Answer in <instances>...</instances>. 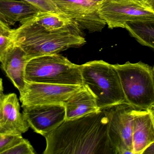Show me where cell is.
Returning <instances> with one entry per match:
<instances>
[{"label": "cell", "instance_id": "obj_1", "mask_svg": "<svg viewBox=\"0 0 154 154\" xmlns=\"http://www.w3.org/2000/svg\"><path fill=\"white\" fill-rule=\"evenodd\" d=\"M103 109L65 120L46 135L44 154H117L108 135Z\"/></svg>", "mask_w": 154, "mask_h": 154}, {"label": "cell", "instance_id": "obj_2", "mask_svg": "<svg viewBox=\"0 0 154 154\" xmlns=\"http://www.w3.org/2000/svg\"><path fill=\"white\" fill-rule=\"evenodd\" d=\"M11 29L9 36L14 45L20 47L28 60L34 57L58 54L71 48L78 47L86 43L81 30L75 26L58 30H48L31 18Z\"/></svg>", "mask_w": 154, "mask_h": 154}, {"label": "cell", "instance_id": "obj_3", "mask_svg": "<svg viewBox=\"0 0 154 154\" xmlns=\"http://www.w3.org/2000/svg\"><path fill=\"white\" fill-rule=\"evenodd\" d=\"M82 85L93 95L100 110L125 102L118 73L103 60L80 65Z\"/></svg>", "mask_w": 154, "mask_h": 154}, {"label": "cell", "instance_id": "obj_4", "mask_svg": "<svg viewBox=\"0 0 154 154\" xmlns=\"http://www.w3.org/2000/svg\"><path fill=\"white\" fill-rule=\"evenodd\" d=\"M118 73L125 102L136 109L154 106V70L141 62L113 65Z\"/></svg>", "mask_w": 154, "mask_h": 154}, {"label": "cell", "instance_id": "obj_5", "mask_svg": "<svg viewBox=\"0 0 154 154\" xmlns=\"http://www.w3.org/2000/svg\"><path fill=\"white\" fill-rule=\"evenodd\" d=\"M25 78L26 82H31L83 85L80 65L58 54L29 60Z\"/></svg>", "mask_w": 154, "mask_h": 154}, {"label": "cell", "instance_id": "obj_6", "mask_svg": "<svg viewBox=\"0 0 154 154\" xmlns=\"http://www.w3.org/2000/svg\"><path fill=\"white\" fill-rule=\"evenodd\" d=\"M109 29L123 28L127 22L154 21V7L135 0H105L99 8Z\"/></svg>", "mask_w": 154, "mask_h": 154}, {"label": "cell", "instance_id": "obj_7", "mask_svg": "<svg viewBox=\"0 0 154 154\" xmlns=\"http://www.w3.org/2000/svg\"><path fill=\"white\" fill-rule=\"evenodd\" d=\"M135 109L126 102L103 109L108 119V137L117 154H133L132 132Z\"/></svg>", "mask_w": 154, "mask_h": 154}, {"label": "cell", "instance_id": "obj_8", "mask_svg": "<svg viewBox=\"0 0 154 154\" xmlns=\"http://www.w3.org/2000/svg\"><path fill=\"white\" fill-rule=\"evenodd\" d=\"M59 10L70 18L79 29L100 32L106 25L99 13L100 3L91 0H52Z\"/></svg>", "mask_w": 154, "mask_h": 154}, {"label": "cell", "instance_id": "obj_9", "mask_svg": "<svg viewBox=\"0 0 154 154\" xmlns=\"http://www.w3.org/2000/svg\"><path fill=\"white\" fill-rule=\"evenodd\" d=\"M82 86L26 82L24 89L20 92V100L22 106L64 104L71 95Z\"/></svg>", "mask_w": 154, "mask_h": 154}, {"label": "cell", "instance_id": "obj_10", "mask_svg": "<svg viewBox=\"0 0 154 154\" xmlns=\"http://www.w3.org/2000/svg\"><path fill=\"white\" fill-rule=\"evenodd\" d=\"M23 118L36 133L45 137L66 120L63 104H44L22 106Z\"/></svg>", "mask_w": 154, "mask_h": 154}, {"label": "cell", "instance_id": "obj_11", "mask_svg": "<svg viewBox=\"0 0 154 154\" xmlns=\"http://www.w3.org/2000/svg\"><path fill=\"white\" fill-rule=\"evenodd\" d=\"M29 128L20 112V105L17 94H4L0 98V133L22 135Z\"/></svg>", "mask_w": 154, "mask_h": 154}, {"label": "cell", "instance_id": "obj_12", "mask_svg": "<svg viewBox=\"0 0 154 154\" xmlns=\"http://www.w3.org/2000/svg\"><path fill=\"white\" fill-rule=\"evenodd\" d=\"M154 143V106L134 112L132 132V153L141 154Z\"/></svg>", "mask_w": 154, "mask_h": 154}, {"label": "cell", "instance_id": "obj_13", "mask_svg": "<svg viewBox=\"0 0 154 154\" xmlns=\"http://www.w3.org/2000/svg\"><path fill=\"white\" fill-rule=\"evenodd\" d=\"M28 59L19 46L11 47L1 62V67L14 86L21 92L26 85L25 69Z\"/></svg>", "mask_w": 154, "mask_h": 154}, {"label": "cell", "instance_id": "obj_14", "mask_svg": "<svg viewBox=\"0 0 154 154\" xmlns=\"http://www.w3.org/2000/svg\"><path fill=\"white\" fill-rule=\"evenodd\" d=\"M41 11L24 0H0V20L9 26L22 23Z\"/></svg>", "mask_w": 154, "mask_h": 154}, {"label": "cell", "instance_id": "obj_15", "mask_svg": "<svg viewBox=\"0 0 154 154\" xmlns=\"http://www.w3.org/2000/svg\"><path fill=\"white\" fill-rule=\"evenodd\" d=\"M66 120H71L100 110L92 94L83 85L65 103Z\"/></svg>", "mask_w": 154, "mask_h": 154}, {"label": "cell", "instance_id": "obj_16", "mask_svg": "<svg viewBox=\"0 0 154 154\" xmlns=\"http://www.w3.org/2000/svg\"><path fill=\"white\" fill-rule=\"evenodd\" d=\"M124 28L140 45L154 49V21L127 22Z\"/></svg>", "mask_w": 154, "mask_h": 154}, {"label": "cell", "instance_id": "obj_17", "mask_svg": "<svg viewBox=\"0 0 154 154\" xmlns=\"http://www.w3.org/2000/svg\"><path fill=\"white\" fill-rule=\"evenodd\" d=\"M30 18L37 24L51 31L72 26L79 29L71 19L63 14L41 11Z\"/></svg>", "mask_w": 154, "mask_h": 154}, {"label": "cell", "instance_id": "obj_18", "mask_svg": "<svg viewBox=\"0 0 154 154\" xmlns=\"http://www.w3.org/2000/svg\"><path fill=\"white\" fill-rule=\"evenodd\" d=\"M35 154V152L33 146L28 140L24 138L2 153V154Z\"/></svg>", "mask_w": 154, "mask_h": 154}, {"label": "cell", "instance_id": "obj_19", "mask_svg": "<svg viewBox=\"0 0 154 154\" xmlns=\"http://www.w3.org/2000/svg\"><path fill=\"white\" fill-rule=\"evenodd\" d=\"M34 5L42 12L63 14L52 0H24ZM64 15V14H63Z\"/></svg>", "mask_w": 154, "mask_h": 154}, {"label": "cell", "instance_id": "obj_20", "mask_svg": "<svg viewBox=\"0 0 154 154\" xmlns=\"http://www.w3.org/2000/svg\"><path fill=\"white\" fill-rule=\"evenodd\" d=\"M22 135H9L0 133V154L23 139Z\"/></svg>", "mask_w": 154, "mask_h": 154}, {"label": "cell", "instance_id": "obj_21", "mask_svg": "<svg viewBox=\"0 0 154 154\" xmlns=\"http://www.w3.org/2000/svg\"><path fill=\"white\" fill-rule=\"evenodd\" d=\"M13 44L9 36L0 35V62L1 63L5 57L10 48L13 46Z\"/></svg>", "mask_w": 154, "mask_h": 154}, {"label": "cell", "instance_id": "obj_22", "mask_svg": "<svg viewBox=\"0 0 154 154\" xmlns=\"http://www.w3.org/2000/svg\"><path fill=\"white\" fill-rule=\"evenodd\" d=\"M11 30V29L9 26H7L1 20H0V33H1L2 35L9 36Z\"/></svg>", "mask_w": 154, "mask_h": 154}, {"label": "cell", "instance_id": "obj_23", "mask_svg": "<svg viewBox=\"0 0 154 154\" xmlns=\"http://www.w3.org/2000/svg\"><path fill=\"white\" fill-rule=\"evenodd\" d=\"M135 1L143 2L149 6L154 7V0H135Z\"/></svg>", "mask_w": 154, "mask_h": 154}, {"label": "cell", "instance_id": "obj_24", "mask_svg": "<svg viewBox=\"0 0 154 154\" xmlns=\"http://www.w3.org/2000/svg\"><path fill=\"white\" fill-rule=\"evenodd\" d=\"M3 91H4V89H3L2 80V78H0V98L2 97L4 95Z\"/></svg>", "mask_w": 154, "mask_h": 154}, {"label": "cell", "instance_id": "obj_25", "mask_svg": "<svg viewBox=\"0 0 154 154\" xmlns=\"http://www.w3.org/2000/svg\"><path fill=\"white\" fill-rule=\"evenodd\" d=\"M91 1L95 2H98V3H101V2H103L105 0H91Z\"/></svg>", "mask_w": 154, "mask_h": 154}, {"label": "cell", "instance_id": "obj_26", "mask_svg": "<svg viewBox=\"0 0 154 154\" xmlns=\"http://www.w3.org/2000/svg\"><path fill=\"white\" fill-rule=\"evenodd\" d=\"M2 35L1 33H0V35Z\"/></svg>", "mask_w": 154, "mask_h": 154}]
</instances>
